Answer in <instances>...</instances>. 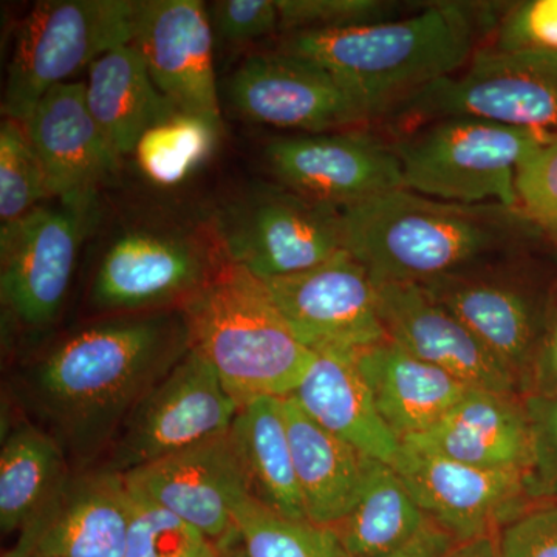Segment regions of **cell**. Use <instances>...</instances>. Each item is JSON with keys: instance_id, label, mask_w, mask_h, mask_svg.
I'll list each match as a JSON object with an SVG mask.
<instances>
[{"instance_id": "cell-16", "label": "cell", "mask_w": 557, "mask_h": 557, "mask_svg": "<svg viewBox=\"0 0 557 557\" xmlns=\"http://www.w3.org/2000/svg\"><path fill=\"white\" fill-rule=\"evenodd\" d=\"M131 511L123 474L72 468L5 557H123Z\"/></svg>"}, {"instance_id": "cell-34", "label": "cell", "mask_w": 557, "mask_h": 557, "mask_svg": "<svg viewBox=\"0 0 557 557\" xmlns=\"http://www.w3.org/2000/svg\"><path fill=\"white\" fill-rule=\"evenodd\" d=\"M281 33L343 30L394 20L398 3L386 0H276Z\"/></svg>"}, {"instance_id": "cell-29", "label": "cell", "mask_w": 557, "mask_h": 557, "mask_svg": "<svg viewBox=\"0 0 557 557\" xmlns=\"http://www.w3.org/2000/svg\"><path fill=\"white\" fill-rule=\"evenodd\" d=\"M70 469L67 454L46 429L27 421L10 429L0 450L2 533H20Z\"/></svg>"}, {"instance_id": "cell-5", "label": "cell", "mask_w": 557, "mask_h": 557, "mask_svg": "<svg viewBox=\"0 0 557 557\" xmlns=\"http://www.w3.org/2000/svg\"><path fill=\"white\" fill-rule=\"evenodd\" d=\"M557 135L474 116L413 127L394 143L406 189L448 203L496 205L519 211L520 163Z\"/></svg>"}, {"instance_id": "cell-24", "label": "cell", "mask_w": 557, "mask_h": 557, "mask_svg": "<svg viewBox=\"0 0 557 557\" xmlns=\"http://www.w3.org/2000/svg\"><path fill=\"white\" fill-rule=\"evenodd\" d=\"M293 398L319 426L373 460L394 465L401 442L381 418L355 355L314 354Z\"/></svg>"}, {"instance_id": "cell-18", "label": "cell", "mask_w": 557, "mask_h": 557, "mask_svg": "<svg viewBox=\"0 0 557 557\" xmlns=\"http://www.w3.org/2000/svg\"><path fill=\"white\" fill-rule=\"evenodd\" d=\"M135 46L180 112L220 121L215 39L200 0H143Z\"/></svg>"}, {"instance_id": "cell-26", "label": "cell", "mask_w": 557, "mask_h": 557, "mask_svg": "<svg viewBox=\"0 0 557 557\" xmlns=\"http://www.w3.org/2000/svg\"><path fill=\"white\" fill-rule=\"evenodd\" d=\"M86 97L91 115L121 159L134 153L146 132L180 112L153 83L134 42L108 51L90 65Z\"/></svg>"}, {"instance_id": "cell-37", "label": "cell", "mask_w": 557, "mask_h": 557, "mask_svg": "<svg viewBox=\"0 0 557 557\" xmlns=\"http://www.w3.org/2000/svg\"><path fill=\"white\" fill-rule=\"evenodd\" d=\"M208 13L215 46L242 49L281 33L276 0H219Z\"/></svg>"}, {"instance_id": "cell-6", "label": "cell", "mask_w": 557, "mask_h": 557, "mask_svg": "<svg viewBox=\"0 0 557 557\" xmlns=\"http://www.w3.org/2000/svg\"><path fill=\"white\" fill-rule=\"evenodd\" d=\"M141 0H42L14 32L2 119L25 123L40 98L102 54L134 42Z\"/></svg>"}, {"instance_id": "cell-12", "label": "cell", "mask_w": 557, "mask_h": 557, "mask_svg": "<svg viewBox=\"0 0 557 557\" xmlns=\"http://www.w3.org/2000/svg\"><path fill=\"white\" fill-rule=\"evenodd\" d=\"M225 98L240 120L306 134L357 129L373 120L327 70L277 49L245 58L225 83Z\"/></svg>"}, {"instance_id": "cell-13", "label": "cell", "mask_w": 557, "mask_h": 557, "mask_svg": "<svg viewBox=\"0 0 557 557\" xmlns=\"http://www.w3.org/2000/svg\"><path fill=\"white\" fill-rule=\"evenodd\" d=\"M262 282L296 338L313 354L355 355L388 339L375 281L348 251Z\"/></svg>"}, {"instance_id": "cell-21", "label": "cell", "mask_w": 557, "mask_h": 557, "mask_svg": "<svg viewBox=\"0 0 557 557\" xmlns=\"http://www.w3.org/2000/svg\"><path fill=\"white\" fill-rule=\"evenodd\" d=\"M406 445L485 469L527 471L530 428L522 395L469 388L434 426Z\"/></svg>"}, {"instance_id": "cell-25", "label": "cell", "mask_w": 557, "mask_h": 557, "mask_svg": "<svg viewBox=\"0 0 557 557\" xmlns=\"http://www.w3.org/2000/svg\"><path fill=\"white\" fill-rule=\"evenodd\" d=\"M282 405L307 520L335 527L357 502L373 458L319 426L293 395Z\"/></svg>"}, {"instance_id": "cell-32", "label": "cell", "mask_w": 557, "mask_h": 557, "mask_svg": "<svg viewBox=\"0 0 557 557\" xmlns=\"http://www.w3.org/2000/svg\"><path fill=\"white\" fill-rule=\"evenodd\" d=\"M50 196L46 171L22 123H0V220L16 222Z\"/></svg>"}, {"instance_id": "cell-30", "label": "cell", "mask_w": 557, "mask_h": 557, "mask_svg": "<svg viewBox=\"0 0 557 557\" xmlns=\"http://www.w3.org/2000/svg\"><path fill=\"white\" fill-rule=\"evenodd\" d=\"M220 131L222 121L177 112L139 139L134 150L138 168L156 185L177 186L211 159Z\"/></svg>"}, {"instance_id": "cell-38", "label": "cell", "mask_w": 557, "mask_h": 557, "mask_svg": "<svg viewBox=\"0 0 557 557\" xmlns=\"http://www.w3.org/2000/svg\"><path fill=\"white\" fill-rule=\"evenodd\" d=\"M493 47L557 54V0H527L512 7L498 24Z\"/></svg>"}, {"instance_id": "cell-22", "label": "cell", "mask_w": 557, "mask_h": 557, "mask_svg": "<svg viewBox=\"0 0 557 557\" xmlns=\"http://www.w3.org/2000/svg\"><path fill=\"white\" fill-rule=\"evenodd\" d=\"M490 351L525 395L544 325L525 293L507 284L454 276L423 285Z\"/></svg>"}, {"instance_id": "cell-2", "label": "cell", "mask_w": 557, "mask_h": 557, "mask_svg": "<svg viewBox=\"0 0 557 557\" xmlns=\"http://www.w3.org/2000/svg\"><path fill=\"white\" fill-rule=\"evenodd\" d=\"M479 35L474 7L438 2L401 20L287 33L277 50L317 62L373 120H381L418 91L467 67L478 53Z\"/></svg>"}, {"instance_id": "cell-43", "label": "cell", "mask_w": 557, "mask_h": 557, "mask_svg": "<svg viewBox=\"0 0 557 557\" xmlns=\"http://www.w3.org/2000/svg\"><path fill=\"white\" fill-rule=\"evenodd\" d=\"M218 557H249L247 549L242 545L240 536L233 542V544L226 545V547L220 548Z\"/></svg>"}, {"instance_id": "cell-10", "label": "cell", "mask_w": 557, "mask_h": 557, "mask_svg": "<svg viewBox=\"0 0 557 557\" xmlns=\"http://www.w3.org/2000/svg\"><path fill=\"white\" fill-rule=\"evenodd\" d=\"M53 200L0 230L3 319L32 335L60 319L81 245L98 219L97 197Z\"/></svg>"}, {"instance_id": "cell-7", "label": "cell", "mask_w": 557, "mask_h": 557, "mask_svg": "<svg viewBox=\"0 0 557 557\" xmlns=\"http://www.w3.org/2000/svg\"><path fill=\"white\" fill-rule=\"evenodd\" d=\"M228 262L208 222L123 231L91 276L89 307L106 317L180 309Z\"/></svg>"}, {"instance_id": "cell-33", "label": "cell", "mask_w": 557, "mask_h": 557, "mask_svg": "<svg viewBox=\"0 0 557 557\" xmlns=\"http://www.w3.org/2000/svg\"><path fill=\"white\" fill-rule=\"evenodd\" d=\"M132 494V493H131ZM211 539L170 509L132 494L129 530L123 557H218Z\"/></svg>"}, {"instance_id": "cell-40", "label": "cell", "mask_w": 557, "mask_h": 557, "mask_svg": "<svg viewBox=\"0 0 557 557\" xmlns=\"http://www.w3.org/2000/svg\"><path fill=\"white\" fill-rule=\"evenodd\" d=\"M527 395L557 398V306L539 341L523 397Z\"/></svg>"}, {"instance_id": "cell-9", "label": "cell", "mask_w": 557, "mask_h": 557, "mask_svg": "<svg viewBox=\"0 0 557 557\" xmlns=\"http://www.w3.org/2000/svg\"><path fill=\"white\" fill-rule=\"evenodd\" d=\"M449 116L557 135V54L478 50L467 67L418 91L386 119L418 127Z\"/></svg>"}, {"instance_id": "cell-39", "label": "cell", "mask_w": 557, "mask_h": 557, "mask_svg": "<svg viewBox=\"0 0 557 557\" xmlns=\"http://www.w3.org/2000/svg\"><path fill=\"white\" fill-rule=\"evenodd\" d=\"M497 557H557V504L534 505L502 527Z\"/></svg>"}, {"instance_id": "cell-42", "label": "cell", "mask_w": 557, "mask_h": 557, "mask_svg": "<svg viewBox=\"0 0 557 557\" xmlns=\"http://www.w3.org/2000/svg\"><path fill=\"white\" fill-rule=\"evenodd\" d=\"M446 557H497V533L458 544Z\"/></svg>"}, {"instance_id": "cell-20", "label": "cell", "mask_w": 557, "mask_h": 557, "mask_svg": "<svg viewBox=\"0 0 557 557\" xmlns=\"http://www.w3.org/2000/svg\"><path fill=\"white\" fill-rule=\"evenodd\" d=\"M22 126L46 171L51 199L97 197L101 183L119 171L121 157L91 115L86 83L54 86Z\"/></svg>"}, {"instance_id": "cell-19", "label": "cell", "mask_w": 557, "mask_h": 557, "mask_svg": "<svg viewBox=\"0 0 557 557\" xmlns=\"http://www.w3.org/2000/svg\"><path fill=\"white\" fill-rule=\"evenodd\" d=\"M376 289L388 339L468 387L522 395L507 370L426 287L384 282Z\"/></svg>"}, {"instance_id": "cell-36", "label": "cell", "mask_w": 557, "mask_h": 557, "mask_svg": "<svg viewBox=\"0 0 557 557\" xmlns=\"http://www.w3.org/2000/svg\"><path fill=\"white\" fill-rule=\"evenodd\" d=\"M516 190L523 218L557 239V137L520 163Z\"/></svg>"}, {"instance_id": "cell-11", "label": "cell", "mask_w": 557, "mask_h": 557, "mask_svg": "<svg viewBox=\"0 0 557 557\" xmlns=\"http://www.w3.org/2000/svg\"><path fill=\"white\" fill-rule=\"evenodd\" d=\"M240 410L219 373L189 348L175 368L132 410L94 467L127 474L228 432Z\"/></svg>"}, {"instance_id": "cell-31", "label": "cell", "mask_w": 557, "mask_h": 557, "mask_svg": "<svg viewBox=\"0 0 557 557\" xmlns=\"http://www.w3.org/2000/svg\"><path fill=\"white\" fill-rule=\"evenodd\" d=\"M234 519L249 557H344L332 528L284 518L255 497L242 500Z\"/></svg>"}, {"instance_id": "cell-15", "label": "cell", "mask_w": 557, "mask_h": 557, "mask_svg": "<svg viewBox=\"0 0 557 557\" xmlns=\"http://www.w3.org/2000/svg\"><path fill=\"white\" fill-rule=\"evenodd\" d=\"M392 467L421 511L458 544L491 536L534 507L523 471L471 467L406 443Z\"/></svg>"}, {"instance_id": "cell-4", "label": "cell", "mask_w": 557, "mask_h": 557, "mask_svg": "<svg viewBox=\"0 0 557 557\" xmlns=\"http://www.w3.org/2000/svg\"><path fill=\"white\" fill-rule=\"evenodd\" d=\"M190 347L219 373L239 405L295 394L314 354L296 338L269 289L226 262L182 307Z\"/></svg>"}, {"instance_id": "cell-3", "label": "cell", "mask_w": 557, "mask_h": 557, "mask_svg": "<svg viewBox=\"0 0 557 557\" xmlns=\"http://www.w3.org/2000/svg\"><path fill=\"white\" fill-rule=\"evenodd\" d=\"M341 214L346 251L376 284L426 285L454 276L505 247L528 222L512 209L448 203L406 188L343 209Z\"/></svg>"}, {"instance_id": "cell-14", "label": "cell", "mask_w": 557, "mask_h": 557, "mask_svg": "<svg viewBox=\"0 0 557 557\" xmlns=\"http://www.w3.org/2000/svg\"><path fill=\"white\" fill-rule=\"evenodd\" d=\"M263 160L278 185L339 211L405 188L394 143L364 127L274 138Z\"/></svg>"}, {"instance_id": "cell-17", "label": "cell", "mask_w": 557, "mask_h": 557, "mask_svg": "<svg viewBox=\"0 0 557 557\" xmlns=\"http://www.w3.org/2000/svg\"><path fill=\"white\" fill-rule=\"evenodd\" d=\"M123 475L132 494L170 509L219 548L239 539L234 512L251 494L230 431Z\"/></svg>"}, {"instance_id": "cell-8", "label": "cell", "mask_w": 557, "mask_h": 557, "mask_svg": "<svg viewBox=\"0 0 557 557\" xmlns=\"http://www.w3.org/2000/svg\"><path fill=\"white\" fill-rule=\"evenodd\" d=\"M207 222L226 260L260 281L302 273L346 251L339 209L278 183H252Z\"/></svg>"}, {"instance_id": "cell-1", "label": "cell", "mask_w": 557, "mask_h": 557, "mask_svg": "<svg viewBox=\"0 0 557 557\" xmlns=\"http://www.w3.org/2000/svg\"><path fill=\"white\" fill-rule=\"evenodd\" d=\"M189 348L182 309L101 318L47 348L22 392L40 428L87 468Z\"/></svg>"}, {"instance_id": "cell-41", "label": "cell", "mask_w": 557, "mask_h": 557, "mask_svg": "<svg viewBox=\"0 0 557 557\" xmlns=\"http://www.w3.org/2000/svg\"><path fill=\"white\" fill-rule=\"evenodd\" d=\"M457 545L458 542L448 531L429 520L408 544L379 557H446Z\"/></svg>"}, {"instance_id": "cell-23", "label": "cell", "mask_w": 557, "mask_h": 557, "mask_svg": "<svg viewBox=\"0 0 557 557\" xmlns=\"http://www.w3.org/2000/svg\"><path fill=\"white\" fill-rule=\"evenodd\" d=\"M355 361L381 418L399 442L434 426L471 388L392 339L358 351Z\"/></svg>"}, {"instance_id": "cell-27", "label": "cell", "mask_w": 557, "mask_h": 557, "mask_svg": "<svg viewBox=\"0 0 557 557\" xmlns=\"http://www.w3.org/2000/svg\"><path fill=\"white\" fill-rule=\"evenodd\" d=\"M230 432L251 497L284 518L307 520L282 398L260 397L245 403Z\"/></svg>"}, {"instance_id": "cell-35", "label": "cell", "mask_w": 557, "mask_h": 557, "mask_svg": "<svg viewBox=\"0 0 557 557\" xmlns=\"http://www.w3.org/2000/svg\"><path fill=\"white\" fill-rule=\"evenodd\" d=\"M530 465L523 483L531 504H557V398L527 395Z\"/></svg>"}, {"instance_id": "cell-28", "label": "cell", "mask_w": 557, "mask_h": 557, "mask_svg": "<svg viewBox=\"0 0 557 557\" xmlns=\"http://www.w3.org/2000/svg\"><path fill=\"white\" fill-rule=\"evenodd\" d=\"M429 520L394 467L372 460L357 502L332 530L344 557H379L408 544Z\"/></svg>"}]
</instances>
